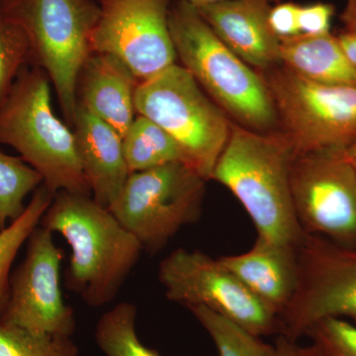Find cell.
<instances>
[{"label": "cell", "mask_w": 356, "mask_h": 356, "mask_svg": "<svg viewBox=\"0 0 356 356\" xmlns=\"http://www.w3.org/2000/svg\"><path fill=\"white\" fill-rule=\"evenodd\" d=\"M40 225L69 243L67 286L90 307L116 298L144 250L108 208L84 194L58 192Z\"/></svg>", "instance_id": "obj_1"}, {"label": "cell", "mask_w": 356, "mask_h": 356, "mask_svg": "<svg viewBox=\"0 0 356 356\" xmlns=\"http://www.w3.org/2000/svg\"><path fill=\"white\" fill-rule=\"evenodd\" d=\"M293 151L280 131L259 133L232 124L231 136L211 180L240 201L259 238L297 248L300 227L290 186Z\"/></svg>", "instance_id": "obj_2"}, {"label": "cell", "mask_w": 356, "mask_h": 356, "mask_svg": "<svg viewBox=\"0 0 356 356\" xmlns=\"http://www.w3.org/2000/svg\"><path fill=\"white\" fill-rule=\"evenodd\" d=\"M168 25L177 60L232 122L254 132L278 131L264 76L222 43L196 7L177 0Z\"/></svg>", "instance_id": "obj_3"}, {"label": "cell", "mask_w": 356, "mask_h": 356, "mask_svg": "<svg viewBox=\"0 0 356 356\" xmlns=\"http://www.w3.org/2000/svg\"><path fill=\"white\" fill-rule=\"evenodd\" d=\"M67 126L54 114L46 72L26 65L0 106V144L16 149L54 196L60 191L92 196Z\"/></svg>", "instance_id": "obj_4"}, {"label": "cell", "mask_w": 356, "mask_h": 356, "mask_svg": "<svg viewBox=\"0 0 356 356\" xmlns=\"http://www.w3.org/2000/svg\"><path fill=\"white\" fill-rule=\"evenodd\" d=\"M7 17L29 44V65L46 72L65 120L72 127L77 76L90 55V37L99 19L95 0H2Z\"/></svg>", "instance_id": "obj_5"}, {"label": "cell", "mask_w": 356, "mask_h": 356, "mask_svg": "<svg viewBox=\"0 0 356 356\" xmlns=\"http://www.w3.org/2000/svg\"><path fill=\"white\" fill-rule=\"evenodd\" d=\"M135 109L172 136L185 165L211 180L233 122L181 65L177 63L140 83Z\"/></svg>", "instance_id": "obj_6"}, {"label": "cell", "mask_w": 356, "mask_h": 356, "mask_svg": "<svg viewBox=\"0 0 356 356\" xmlns=\"http://www.w3.org/2000/svg\"><path fill=\"white\" fill-rule=\"evenodd\" d=\"M261 74L293 154L346 151L353 144L356 88L316 83L281 64Z\"/></svg>", "instance_id": "obj_7"}, {"label": "cell", "mask_w": 356, "mask_h": 356, "mask_svg": "<svg viewBox=\"0 0 356 356\" xmlns=\"http://www.w3.org/2000/svg\"><path fill=\"white\" fill-rule=\"evenodd\" d=\"M206 182L181 161L131 173L108 209L143 250L156 252L197 221Z\"/></svg>", "instance_id": "obj_8"}, {"label": "cell", "mask_w": 356, "mask_h": 356, "mask_svg": "<svg viewBox=\"0 0 356 356\" xmlns=\"http://www.w3.org/2000/svg\"><path fill=\"white\" fill-rule=\"evenodd\" d=\"M298 284L280 316V334L295 341L327 318L356 324V248L304 233L297 247Z\"/></svg>", "instance_id": "obj_9"}, {"label": "cell", "mask_w": 356, "mask_h": 356, "mask_svg": "<svg viewBox=\"0 0 356 356\" xmlns=\"http://www.w3.org/2000/svg\"><path fill=\"white\" fill-rule=\"evenodd\" d=\"M166 298L187 308L202 306L257 337L280 332V318L219 259L179 248L159 266Z\"/></svg>", "instance_id": "obj_10"}, {"label": "cell", "mask_w": 356, "mask_h": 356, "mask_svg": "<svg viewBox=\"0 0 356 356\" xmlns=\"http://www.w3.org/2000/svg\"><path fill=\"white\" fill-rule=\"evenodd\" d=\"M290 186L304 233L356 248V165L346 151L293 154Z\"/></svg>", "instance_id": "obj_11"}, {"label": "cell", "mask_w": 356, "mask_h": 356, "mask_svg": "<svg viewBox=\"0 0 356 356\" xmlns=\"http://www.w3.org/2000/svg\"><path fill=\"white\" fill-rule=\"evenodd\" d=\"M99 19L91 51L120 58L140 83L177 64L168 16L170 0H96Z\"/></svg>", "instance_id": "obj_12"}, {"label": "cell", "mask_w": 356, "mask_h": 356, "mask_svg": "<svg viewBox=\"0 0 356 356\" xmlns=\"http://www.w3.org/2000/svg\"><path fill=\"white\" fill-rule=\"evenodd\" d=\"M26 245L24 261L11 274L8 301L0 322L34 334L72 337L76 318L60 288L64 254L54 234L41 225Z\"/></svg>", "instance_id": "obj_13"}, {"label": "cell", "mask_w": 356, "mask_h": 356, "mask_svg": "<svg viewBox=\"0 0 356 356\" xmlns=\"http://www.w3.org/2000/svg\"><path fill=\"white\" fill-rule=\"evenodd\" d=\"M270 8V0H229L196 9L222 43L261 74L281 64L280 39L268 22Z\"/></svg>", "instance_id": "obj_14"}, {"label": "cell", "mask_w": 356, "mask_h": 356, "mask_svg": "<svg viewBox=\"0 0 356 356\" xmlns=\"http://www.w3.org/2000/svg\"><path fill=\"white\" fill-rule=\"evenodd\" d=\"M140 83L120 58L92 51L77 76V104L109 124L123 139L135 119V95Z\"/></svg>", "instance_id": "obj_15"}, {"label": "cell", "mask_w": 356, "mask_h": 356, "mask_svg": "<svg viewBox=\"0 0 356 356\" xmlns=\"http://www.w3.org/2000/svg\"><path fill=\"white\" fill-rule=\"evenodd\" d=\"M72 128L91 195L103 207L109 208L130 175L123 139L109 124L79 104Z\"/></svg>", "instance_id": "obj_16"}, {"label": "cell", "mask_w": 356, "mask_h": 356, "mask_svg": "<svg viewBox=\"0 0 356 356\" xmlns=\"http://www.w3.org/2000/svg\"><path fill=\"white\" fill-rule=\"evenodd\" d=\"M219 261L280 318L298 284L297 248L259 236L248 252Z\"/></svg>", "instance_id": "obj_17"}, {"label": "cell", "mask_w": 356, "mask_h": 356, "mask_svg": "<svg viewBox=\"0 0 356 356\" xmlns=\"http://www.w3.org/2000/svg\"><path fill=\"white\" fill-rule=\"evenodd\" d=\"M280 60L288 70L312 81L356 88V67L331 33L281 39Z\"/></svg>", "instance_id": "obj_18"}, {"label": "cell", "mask_w": 356, "mask_h": 356, "mask_svg": "<svg viewBox=\"0 0 356 356\" xmlns=\"http://www.w3.org/2000/svg\"><path fill=\"white\" fill-rule=\"evenodd\" d=\"M129 172H139L181 161L184 154L175 140L151 119L138 115L123 137Z\"/></svg>", "instance_id": "obj_19"}, {"label": "cell", "mask_w": 356, "mask_h": 356, "mask_svg": "<svg viewBox=\"0 0 356 356\" xmlns=\"http://www.w3.org/2000/svg\"><path fill=\"white\" fill-rule=\"evenodd\" d=\"M53 198V194L42 184L35 191L24 212L0 231V320L8 301L13 262L22 245L39 226Z\"/></svg>", "instance_id": "obj_20"}, {"label": "cell", "mask_w": 356, "mask_h": 356, "mask_svg": "<svg viewBox=\"0 0 356 356\" xmlns=\"http://www.w3.org/2000/svg\"><path fill=\"white\" fill-rule=\"evenodd\" d=\"M137 312L134 304L122 302L98 320L95 341L105 356H161L139 339Z\"/></svg>", "instance_id": "obj_21"}, {"label": "cell", "mask_w": 356, "mask_h": 356, "mask_svg": "<svg viewBox=\"0 0 356 356\" xmlns=\"http://www.w3.org/2000/svg\"><path fill=\"white\" fill-rule=\"evenodd\" d=\"M196 320L207 331L219 356H274L275 346L250 334L219 314L202 306L189 307Z\"/></svg>", "instance_id": "obj_22"}, {"label": "cell", "mask_w": 356, "mask_h": 356, "mask_svg": "<svg viewBox=\"0 0 356 356\" xmlns=\"http://www.w3.org/2000/svg\"><path fill=\"white\" fill-rule=\"evenodd\" d=\"M42 184L41 175L22 159L0 151V231L24 212L25 198Z\"/></svg>", "instance_id": "obj_23"}, {"label": "cell", "mask_w": 356, "mask_h": 356, "mask_svg": "<svg viewBox=\"0 0 356 356\" xmlns=\"http://www.w3.org/2000/svg\"><path fill=\"white\" fill-rule=\"evenodd\" d=\"M72 337L34 334L0 322V356H79Z\"/></svg>", "instance_id": "obj_24"}, {"label": "cell", "mask_w": 356, "mask_h": 356, "mask_svg": "<svg viewBox=\"0 0 356 356\" xmlns=\"http://www.w3.org/2000/svg\"><path fill=\"white\" fill-rule=\"evenodd\" d=\"M29 65V44L19 26L9 19L0 0V106L21 70Z\"/></svg>", "instance_id": "obj_25"}, {"label": "cell", "mask_w": 356, "mask_h": 356, "mask_svg": "<svg viewBox=\"0 0 356 356\" xmlns=\"http://www.w3.org/2000/svg\"><path fill=\"white\" fill-rule=\"evenodd\" d=\"M305 336L325 356H356V324L341 318H327L309 327Z\"/></svg>", "instance_id": "obj_26"}, {"label": "cell", "mask_w": 356, "mask_h": 356, "mask_svg": "<svg viewBox=\"0 0 356 356\" xmlns=\"http://www.w3.org/2000/svg\"><path fill=\"white\" fill-rule=\"evenodd\" d=\"M334 15V6L332 4L318 2L300 6V33L311 36L329 34Z\"/></svg>", "instance_id": "obj_27"}, {"label": "cell", "mask_w": 356, "mask_h": 356, "mask_svg": "<svg viewBox=\"0 0 356 356\" xmlns=\"http://www.w3.org/2000/svg\"><path fill=\"white\" fill-rule=\"evenodd\" d=\"M299 4L283 2L271 6L268 22L278 38L285 39L301 34L299 29Z\"/></svg>", "instance_id": "obj_28"}, {"label": "cell", "mask_w": 356, "mask_h": 356, "mask_svg": "<svg viewBox=\"0 0 356 356\" xmlns=\"http://www.w3.org/2000/svg\"><path fill=\"white\" fill-rule=\"evenodd\" d=\"M339 46L343 51L344 55L348 58V60L356 67V34L344 31L337 36Z\"/></svg>", "instance_id": "obj_29"}, {"label": "cell", "mask_w": 356, "mask_h": 356, "mask_svg": "<svg viewBox=\"0 0 356 356\" xmlns=\"http://www.w3.org/2000/svg\"><path fill=\"white\" fill-rule=\"evenodd\" d=\"M341 19L346 27V31L356 34V0L346 1V8L341 13Z\"/></svg>", "instance_id": "obj_30"}, {"label": "cell", "mask_w": 356, "mask_h": 356, "mask_svg": "<svg viewBox=\"0 0 356 356\" xmlns=\"http://www.w3.org/2000/svg\"><path fill=\"white\" fill-rule=\"evenodd\" d=\"M274 346H275L274 356H296V343L285 337L280 336Z\"/></svg>", "instance_id": "obj_31"}, {"label": "cell", "mask_w": 356, "mask_h": 356, "mask_svg": "<svg viewBox=\"0 0 356 356\" xmlns=\"http://www.w3.org/2000/svg\"><path fill=\"white\" fill-rule=\"evenodd\" d=\"M296 356H325L322 351L318 350V346L312 343L311 346H297Z\"/></svg>", "instance_id": "obj_32"}, {"label": "cell", "mask_w": 356, "mask_h": 356, "mask_svg": "<svg viewBox=\"0 0 356 356\" xmlns=\"http://www.w3.org/2000/svg\"><path fill=\"white\" fill-rule=\"evenodd\" d=\"M184 1L198 8V7L212 6V4L221 3V2L229 1V0H184Z\"/></svg>", "instance_id": "obj_33"}, {"label": "cell", "mask_w": 356, "mask_h": 356, "mask_svg": "<svg viewBox=\"0 0 356 356\" xmlns=\"http://www.w3.org/2000/svg\"><path fill=\"white\" fill-rule=\"evenodd\" d=\"M346 154L350 159H356V139L353 140V144L346 149Z\"/></svg>", "instance_id": "obj_34"}, {"label": "cell", "mask_w": 356, "mask_h": 356, "mask_svg": "<svg viewBox=\"0 0 356 356\" xmlns=\"http://www.w3.org/2000/svg\"><path fill=\"white\" fill-rule=\"evenodd\" d=\"M353 161V163L356 165V159H350Z\"/></svg>", "instance_id": "obj_35"}]
</instances>
